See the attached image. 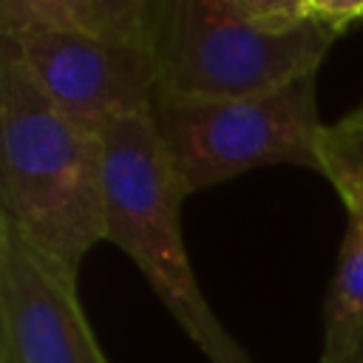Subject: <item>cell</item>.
<instances>
[{
	"mask_svg": "<svg viewBox=\"0 0 363 363\" xmlns=\"http://www.w3.org/2000/svg\"><path fill=\"white\" fill-rule=\"evenodd\" d=\"M164 0H0V26H37L153 51Z\"/></svg>",
	"mask_w": 363,
	"mask_h": 363,
	"instance_id": "52a82bcc",
	"label": "cell"
},
{
	"mask_svg": "<svg viewBox=\"0 0 363 363\" xmlns=\"http://www.w3.org/2000/svg\"><path fill=\"white\" fill-rule=\"evenodd\" d=\"M346 235L323 301V343L363 340V201L340 199Z\"/></svg>",
	"mask_w": 363,
	"mask_h": 363,
	"instance_id": "ba28073f",
	"label": "cell"
},
{
	"mask_svg": "<svg viewBox=\"0 0 363 363\" xmlns=\"http://www.w3.org/2000/svg\"><path fill=\"white\" fill-rule=\"evenodd\" d=\"M318 74L267 94L224 102H156L153 125L184 196L255 167L320 170Z\"/></svg>",
	"mask_w": 363,
	"mask_h": 363,
	"instance_id": "277c9868",
	"label": "cell"
},
{
	"mask_svg": "<svg viewBox=\"0 0 363 363\" xmlns=\"http://www.w3.org/2000/svg\"><path fill=\"white\" fill-rule=\"evenodd\" d=\"M337 34L323 26L264 31L235 20L221 0H164L156 102H224L318 74ZM153 102V105H156Z\"/></svg>",
	"mask_w": 363,
	"mask_h": 363,
	"instance_id": "3957f363",
	"label": "cell"
},
{
	"mask_svg": "<svg viewBox=\"0 0 363 363\" xmlns=\"http://www.w3.org/2000/svg\"><path fill=\"white\" fill-rule=\"evenodd\" d=\"M0 54L14 57L68 119L94 133L111 122L153 113V51L37 26H0Z\"/></svg>",
	"mask_w": 363,
	"mask_h": 363,
	"instance_id": "5b68a950",
	"label": "cell"
},
{
	"mask_svg": "<svg viewBox=\"0 0 363 363\" xmlns=\"http://www.w3.org/2000/svg\"><path fill=\"white\" fill-rule=\"evenodd\" d=\"M0 224L71 278L105 241L102 136L68 119L6 54H0Z\"/></svg>",
	"mask_w": 363,
	"mask_h": 363,
	"instance_id": "6da1fadb",
	"label": "cell"
},
{
	"mask_svg": "<svg viewBox=\"0 0 363 363\" xmlns=\"http://www.w3.org/2000/svg\"><path fill=\"white\" fill-rule=\"evenodd\" d=\"M99 136L105 145V241L142 269L176 326L210 363H250L196 281L179 221L187 196L167 164L153 113L111 122Z\"/></svg>",
	"mask_w": 363,
	"mask_h": 363,
	"instance_id": "7a4b0ae2",
	"label": "cell"
},
{
	"mask_svg": "<svg viewBox=\"0 0 363 363\" xmlns=\"http://www.w3.org/2000/svg\"><path fill=\"white\" fill-rule=\"evenodd\" d=\"M320 363H363V340H354V343H323Z\"/></svg>",
	"mask_w": 363,
	"mask_h": 363,
	"instance_id": "30bf717a",
	"label": "cell"
},
{
	"mask_svg": "<svg viewBox=\"0 0 363 363\" xmlns=\"http://www.w3.org/2000/svg\"><path fill=\"white\" fill-rule=\"evenodd\" d=\"M320 170L337 199L363 201V105L332 122L320 133Z\"/></svg>",
	"mask_w": 363,
	"mask_h": 363,
	"instance_id": "9c48e42d",
	"label": "cell"
},
{
	"mask_svg": "<svg viewBox=\"0 0 363 363\" xmlns=\"http://www.w3.org/2000/svg\"><path fill=\"white\" fill-rule=\"evenodd\" d=\"M0 363H108L77 278L0 224Z\"/></svg>",
	"mask_w": 363,
	"mask_h": 363,
	"instance_id": "8992f818",
	"label": "cell"
}]
</instances>
